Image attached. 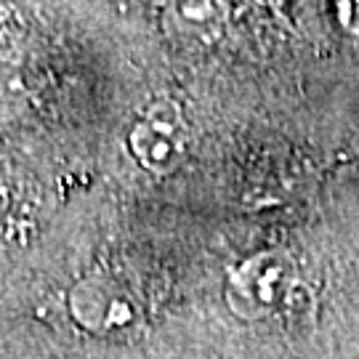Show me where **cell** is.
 <instances>
[{
	"label": "cell",
	"mask_w": 359,
	"mask_h": 359,
	"mask_svg": "<svg viewBox=\"0 0 359 359\" xmlns=\"http://www.w3.org/2000/svg\"><path fill=\"white\" fill-rule=\"evenodd\" d=\"M293 258L285 250L274 248L253 253L226 274L224 301L240 320H264L283 304L293 283Z\"/></svg>",
	"instance_id": "6da1fadb"
},
{
	"label": "cell",
	"mask_w": 359,
	"mask_h": 359,
	"mask_svg": "<svg viewBox=\"0 0 359 359\" xmlns=\"http://www.w3.org/2000/svg\"><path fill=\"white\" fill-rule=\"evenodd\" d=\"M189 149V123L173 99H154L128 130V152L152 176H168L184 163Z\"/></svg>",
	"instance_id": "7a4b0ae2"
},
{
	"label": "cell",
	"mask_w": 359,
	"mask_h": 359,
	"mask_svg": "<svg viewBox=\"0 0 359 359\" xmlns=\"http://www.w3.org/2000/svg\"><path fill=\"white\" fill-rule=\"evenodd\" d=\"M69 314L88 333H123L139 320V301L117 277L93 271L69 290Z\"/></svg>",
	"instance_id": "3957f363"
},
{
	"label": "cell",
	"mask_w": 359,
	"mask_h": 359,
	"mask_svg": "<svg viewBox=\"0 0 359 359\" xmlns=\"http://www.w3.org/2000/svg\"><path fill=\"white\" fill-rule=\"evenodd\" d=\"M163 27L184 48H210L224 38L226 6L224 0H165Z\"/></svg>",
	"instance_id": "277c9868"
},
{
	"label": "cell",
	"mask_w": 359,
	"mask_h": 359,
	"mask_svg": "<svg viewBox=\"0 0 359 359\" xmlns=\"http://www.w3.org/2000/svg\"><path fill=\"white\" fill-rule=\"evenodd\" d=\"M333 19L348 40L359 43V0H333Z\"/></svg>",
	"instance_id": "5b68a950"
},
{
	"label": "cell",
	"mask_w": 359,
	"mask_h": 359,
	"mask_svg": "<svg viewBox=\"0 0 359 359\" xmlns=\"http://www.w3.org/2000/svg\"><path fill=\"white\" fill-rule=\"evenodd\" d=\"M19 90V83H16V67H13L11 56L0 48V112L13 102Z\"/></svg>",
	"instance_id": "8992f818"
},
{
	"label": "cell",
	"mask_w": 359,
	"mask_h": 359,
	"mask_svg": "<svg viewBox=\"0 0 359 359\" xmlns=\"http://www.w3.org/2000/svg\"><path fill=\"white\" fill-rule=\"evenodd\" d=\"M8 210H11V197H8V189L0 184V240L6 234V224H8Z\"/></svg>",
	"instance_id": "52a82bcc"
}]
</instances>
